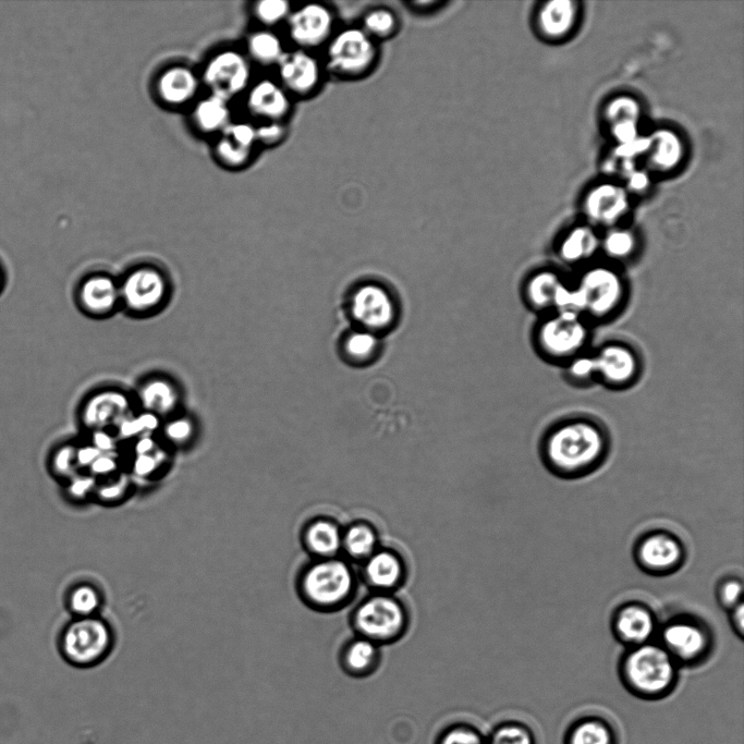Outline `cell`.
<instances>
[{
	"mask_svg": "<svg viewBox=\"0 0 744 744\" xmlns=\"http://www.w3.org/2000/svg\"><path fill=\"white\" fill-rule=\"evenodd\" d=\"M608 439L594 420L571 418L554 426L542 442L548 469L562 478H577L595 471L605 460Z\"/></svg>",
	"mask_w": 744,
	"mask_h": 744,
	"instance_id": "obj_1",
	"label": "cell"
},
{
	"mask_svg": "<svg viewBox=\"0 0 744 744\" xmlns=\"http://www.w3.org/2000/svg\"><path fill=\"white\" fill-rule=\"evenodd\" d=\"M680 669L660 643L648 642L626 648L618 663V675L629 694L642 700L656 702L675 691Z\"/></svg>",
	"mask_w": 744,
	"mask_h": 744,
	"instance_id": "obj_2",
	"label": "cell"
},
{
	"mask_svg": "<svg viewBox=\"0 0 744 744\" xmlns=\"http://www.w3.org/2000/svg\"><path fill=\"white\" fill-rule=\"evenodd\" d=\"M121 307L133 316H149L166 306L171 294L167 273L154 265H139L119 279Z\"/></svg>",
	"mask_w": 744,
	"mask_h": 744,
	"instance_id": "obj_3",
	"label": "cell"
},
{
	"mask_svg": "<svg viewBox=\"0 0 744 744\" xmlns=\"http://www.w3.org/2000/svg\"><path fill=\"white\" fill-rule=\"evenodd\" d=\"M589 329L582 314L557 310L537 328L536 342L546 357L570 361L582 353L588 342Z\"/></svg>",
	"mask_w": 744,
	"mask_h": 744,
	"instance_id": "obj_4",
	"label": "cell"
},
{
	"mask_svg": "<svg viewBox=\"0 0 744 744\" xmlns=\"http://www.w3.org/2000/svg\"><path fill=\"white\" fill-rule=\"evenodd\" d=\"M581 297V313L594 318L613 315L625 296L624 279L609 266H593L585 270L575 285Z\"/></svg>",
	"mask_w": 744,
	"mask_h": 744,
	"instance_id": "obj_5",
	"label": "cell"
},
{
	"mask_svg": "<svg viewBox=\"0 0 744 744\" xmlns=\"http://www.w3.org/2000/svg\"><path fill=\"white\" fill-rule=\"evenodd\" d=\"M661 645L681 667L702 664L712 649V635L700 620L680 615L661 629Z\"/></svg>",
	"mask_w": 744,
	"mask_h": 744,
	"instance_id": "obj_6",
	"label": "cell"
},
{
	"mask_svg": "<svg viewBox=\"0 0 744 744\" xmlns=\"http://www.w3.org/2000/svg\"><path fill=\"white\" fill-rule=\"evenodd\" d=\"M111 634L107 624L92 617L70 624L63 633L62 654L73 666L87 668L100 662L108 654Z\"/></svg>",
	"mask_w": 744,
	"mask_h": 744,
	"instance_id": "obj_7",
	"label": "cell"
},
{
	"mask_svg": "<svg viewBox=\"0 0 744 744\" xmlns=\"http://www.w3.org/2000/svg\"><path fill=\"white\" fill-rule=\"evenodd\" d=\"M328 68L342 77H357L373 68L377 58L376 45L363 29L340 32L328 47Z\"/></svg>",
	"mask_w": 744,
	"mask_h": 744,
	"instance_id": "obj_8",
	"label": "cell"
},
{
	"mask_svg": "<svg viewBox=\"0 0 744 744\" xmlns=\"http://www.w3.org/2000/svg\"><path fill=\"white\" fill-rule=\"evenodd\" d=\"M132 394L120 389L105 388L89 394L81 404L78 420L89 434L95 431H117L120 425L135 412Z\"/></svg>",
	"mask_w": 744,
	"mask_h": 744,
	"instance_id": "obj_9",
	"label": "cell"
},
{
	"mask_svg": "<svg viewBox=\"0 0 744 744\" xmlns=\"http://www.w3.org/2000/svg\"><path fill=\"white\" fill-rule=\"evenodd\" d=\"M350 314L359 329L379 334L391 329L398 308L391 293L377 283H364L354 289L349 301Z\"/></svg>",
	"mask_w": 744,
	"mask_h": 744,
	"instance_id": "obj_10",
	"label": "cell"
},
{
	"mask_svg": "<svg viewBox=\"0 0 744 744\" xmlns=\"http://www.w3.org/2000/svg\"><path fill=\"white\" fill-rule=\"evenodd\" d=\"M634 557L638 566L652 575H667L683 565L685 549L672 533L651 530L635 545Z\"/></svg>",
	"mask_w": 744,
	"mask_h": 744,
	"instance_id": "obj_11",
	"label": "cell"
},
{
	"mask_svg": "<svg viewBox=\"0 0 744 744\" xmlns=\"http://www.w3.org/2000/svg\"><path fill=\"white\" fill-rule=\"evenodd\" d=\"M203 77L211 95L228 100L246 88L251 77L249 63L239 51L225 50L207 62Z\"/></svg>",
	"mask_w": 744,
	"mask_h": 744,
	"instance_id": "obj_12",
	"label": "cell"
},
{
	"mask_svg": "<svg viewBox=\"0 0 744 744\" xmlns=\"http://www.w3.org/2000/svg\"><path fill=\"white\" fill-rule=\"evenodd\" d=\"M353 577L349 566L339 560L313 565L303 578V589L309 600L318 605H334L351 591Z\"/></svg>",
	"mask_w": 744,
	"mask_h": 744,
	"instance_id": "obj_13",
	"label": "cell"
},
{
	"mask_svg": "<svg viewBox=\"0 0 744 744\" xmlns=\"http://www.w3.org/2000/svg\"><path fill=\"white\" fill-rule=\"evenodd\" d=\"M78 308L93 318H105L121 307L119 279L93 272L81 279L75 290Z\"/></svg>",
	"mask_w": 744,
	"mask_h": 744,
	"instance_id": "obj_14",
	"label": "cell"
},
{
	"mask_svg": "<svg viewBox=\"0 0 744 744\" xmlns=\"http://www.w3.org/2000/svg\"><path fill=\"white\" fill-rule=\"evenodd\" d=\"M358 629L369 637L386 639L397 635L404 624L401 606L389 597H374L365 601L356 612Z\"/></svg>",
	"mask_w": 744,
	"mask_h": 744,
	"instance_id": "obj_15",
	"label": "cell"
},
{
	"mask_svg": "<svg viewBox=\"0 0 744 744\" xmlns=\"http://www.w3.org/2000/svg\"><path fill=\"white\" fill-rule=\"evenodd\" d=\"M593 355L596 374L607 385L624 387L632 383L639 374V358L626 344L607 343Z\"/></svg>",
	"mask_w": 744,
	"mask_h": 744,
	"instance_id": "obj_16",
	"label": "cell"
},
{
	"mask_svg": "<svg viewBox=\"0 0 744 744\" xmlns=\"http://www.w3.org/2000/svg\"><path fill=\"white\" fill-rule=\"evenodd\" d=\"M133 398L142 412L163 420L179 413L182 394L173 379L164 375H154L138 385Z\"/></svg>",
	"mask_w": 744,
	"mask_h": 744,
	"instance_id": "obj_17",
	"label": "cell"
},
{
	"mask_svg": "<svg viewBox=\"0 0 744 744\" xmlns=\"http://www.w3.org/2000/svg\"><path fill=\"white\" fill-rule=\"evenodd\" d=\"M656 624L652 610L637 601L621 605L611 621L614 637L627 648L650 642Z\"/></svg>",
	"mask_w": 744,
	"mask_h": 744,
	"instance_id": "obj_18",
	"label": "cell"
},
{
	"mask_svg": "<svg viewBox=\"0 0 744 744\" xmlns=\"http://www.w3.org/2000/svg\"><path fill=\"white\" fill-rule=\"evenodd\" d=\"M333 17L319 3H309L289 16V33L294 42L304 48L322 45L331 35Z\"/></svg>",
	"mask_w": 744,
	"mask_h": 744,
	"instance_id": "obj_19",
	"label": "cell"
},
{
	"mask_svg": "<svg viewBox=\"0 0 744 744\" xmlns=\"http://www.w3.org/2000/svg\"><path fill=\"white\" fill-rule=\"evenodd\" d=\"M620 743L617 723L608 715L595 710L584 711L572 718L562 735V744Z\"/></svg>",
	"mask_w": 744,
	"mask_h": 744,
	"instance_id": "obj_20",
	"label": "cell"
},
{
	"mask_svg": "<svg viewBox=\"0 0 744 744\" xmlns=\"http://www.w3.org/2000/svg\"><path fill=\"white\" fill-rule=\"evenodd\" d=\"M277 64L282 85L292 94L306 96L318 85L320 68L309 53L303 50L283 53Z\"/></svg>",
	"mask_w": 744,
	"mask_h": 744,
	"instance_id": "obj_21",
	"label": "cell"
},
{
	"mask_svg": "<svg viewBox=\"0 0 744 744\" xmlns=\"http://www.w3.org/2000/svg\"><path fill=\"white\" fill-rule=\"evenodd\" d=\"M256 142V129L249 123L229 124L216 144V154L225 166L240 167L248 160Z\"/></svg>",
	"mask_w": 744,
	"mask_h": 744,
	"instance_id": "obj_22",
	"label": "cell"
},
{
	"mask_svg": "<svg viewBox=\"0 0 744 744\" xmlns=\"http://www.w3.org/2000/svg\"><path fill=\"white\" fill-rule=\"evenodd\" d=\"M247 108L255 117L267 122H280L290 109L285 90L270 80L256 83L248 92Z\"/></svg>",
	"mask_w": 744,
	"mask_h": 744,
	"instance_id": "obj_23",
	"label": "cell"
},
{
	"mask_svg": "<svg viewBox=\"0 0 744 744\" xmlns=\"http://www.w3.org/2000/svg\"><path fill=\"white\" fill-rule=\"evenodd\" d=\"M198 85V77L190 68L174 65L159 75L157 93L164 103L181 106L193 99Z\"/></svg>",
	"mask_w": 744,
	"mask_h": 744,
	"instance_id": "obj_24",
	"label": "cell"
},
{
	"mask_svg": "<svg viewBox=\"0 0 744 744\" xmlns=\"http://www.w3.org/2000/svg\"><path fill=\"white\" fill-rule=\"evenodd\" d=\"M564 283L561 275L554 270L535 271L525 284L528 305L538 310L554 309L558 293Z\"/></svg>",
	"mask_w": 744,
	"mask_h": 744,
	"instance_id": "obj_25",
	"label": "cell"
},
{
	"mask_svg": "<svg viewBox=\"0 0 744 744\" xmlns=\"http://www.w3.org/2000/svg\"><path fill=\"white\" fill-rule=\"evenodd\" d=\"M626 196L620 187L606 184L595 188L587 198L589 216L600 222H612L626 208Z\"/></svg>",
	"mask_w": 744,
	"mask_h": 744,
	"instance_id": "obj_26",
	"label": "cell"
},
{
	"mask_svg": "<svg viewBox=\"0 0 744 744\" xmlns=\"http://www.w3.org/2000/svg\"><path fill=\"white\" fill-rule=\"evenodd\" d=\"M379 351L378 334L364 329L350 331L341 341L342 357L354 366L371 363L378 356Z\"/></svg>",
	"mask_w": 744,
	"mask_h": 744,
	"instance_id": "obj_27",
	"label": "cell"
},
{
	"mask_svg": "<svg viewBox=\"0 0 744 744\" xmlns=\"http://www.w3.org/2000/svg\"><path fill=\"white\" fill-rule=\"evenodd\" d=\"M486 744H539L535 729L525 720L505 718L486 733Z\"/></svg>",
	"mask_w": 744,
	"mask_h": 744,
	"instance_id": "obj_28",
	"label": "cell"
},
{
	"mask_svg": "<svg viewBox=\"0 0 744 744\" xmlns=\"http://www.w3.org/2000/svg\"><path fill=\"white\" fill-rule=\"evenodd\" d=\"M229 118L227 100L214 95L200 100L193 110L194 123L204 133L222 132L229 125Z\"/></svg>",
	"mask_w": 744,
	"mask_h": 744,
	"instance_id": "obj_29",
	"label": "cell"
},
{
	"mask_svg": "<svg viewBox=\"0 0 744 744\" xmlns=\"http://www.w3.org/2000/svg\"><path fill=\"white\" fill-rule=\"evenodd\" d=\"M576 14L575 3L569 0H554L546 3L539 14L542 31L550 36H561L573 25Z\"/></svg>",
	"mask_w": 744,
	"mask_h": 744,
	"instance_id": "obj_30",
	"label": "cell"
},
{
	"mask_svg": "<svg viewBox=\"0 0 744 744\" xmlns=\"http://www.w3.org/2000/svg\"><path fill=\"white\" fill-rule=\"evenodd\" d=\"M597 246L598 241L590 230L577 228L562 241L559 254L564 263L577 264L591 257Z\"/></svg>",
	"mask_w": 744,
	"mask_h": 744,
	"instance_id": "obj_31",
	"label": "cell"
},
{
	"mask_svg": "<svg viewBox=\"0 0 744 744\" xmlns=\"http://www.w3.org/2000/svg\"><path fill=\"white\" fill-rule=\"evenodd\" d=\"M366 573L375 586L387 588L399 582L402 575V566L394 554L380 551L369 559Z\"/></svg>",
	"mask_w": 744,
	"mask_h": 744,
	"instance_id": "obj_32",
	"label": "cell"
},
{
	"mask_svg": "<svg viewBox=\"0 0 744 744\" xmlns=\"http://www.w3.org/2000/svg\"><path fill=\"white\" fill-rule=\"evenodd\" d=\"M432 744H486V733L472 722L452 721L437 732Z\"/></svg>",
	"mask_w": 744,
	"mask_h": 744,
	"instance_id": "obj_33",
	"label": "cell"
},
{
	"mask_svg": "<svg viewBox=\"0 0 744 744\" xmlns=\"http://www.w3.org/2000/svg\"><path fill=\"white\" fill-rule=\"evenodd\" d=\"M308 547L321 556H330L338 551L341 538L338 527L328 521H317L306 533Z\"/></svg>",
	"mask_w": 744,
	"mask_h": 744,
	"instance_id": "obj_34",
	"label": "cell"
},
{
	"mask_svg": "<svg viewBox=\"0 0 744 744\" xmlns=\"http://www.w3.org/2000/svg\"><path fill=\"white\" fill-rule=\"evenodd\" d=\"M251 57L261 64L278 63L283 56L279 37L268 31L253 33L247 40Z\"/></svg>",
	"mask_w": 744,
	"mask_h": 744,
	"instance_id": "obj_35",
	"label": "cell"
},
{
	"mask_svg": "<svg viewBox=\"0 0 744 744\" xmlns=\"http://www.w3.org/2000/svg\"><path fill=\"white\" fill-rule=\"evenodd\" d=\"M376 660V647L369 641L361 639L347 648L344 656V668L352 675L363 676L374 670Z\"/></svg>",
	"mask_w": 744,
	"mask_h": 744,
	"instance_id": "obj_36",
	"label": "cell"
},
{
	"mask_svg": "<svg viewBox=\"0 0 744 744\" xmlns=\"http://www.w3.org/2000/svg\"><path fill=\"white\" fill-rule=\"evenodd\" d=\"M656 144L654 161L662 168H671L680 160L682 147L679 138L670 131H658L650 138Z\"/></svg>",
	"mask_w": 744,
	"mask_h": 744,
	"instance_id": "obj_37",
	"label": "cell"
},
{
	"mask_svg": "<svg viewBox=\"0 0 744 744\" xmlns=\"http://www.w3.org/2000/svg\"><path fill=\"white\" fill-rule=\"evenodd\" d=\"M159 429L163 439L176 447L185 446L195 435L193 419L179 413L163 419Z\"/></svg>",
	"mask_w": 744,
	"mask_h": 744,
	"instance_id": "obj_38",
	"label": "cell"
},
{
	"mask_svg": "<svg viewBox=\"0 0 744 744\" xmlns=\"http://www.w3.org/2000/svg\"><path fill=\"white\" fill-rule=\"evenodd\" d=\"M363 24V31L370 38H388L392 36L398 28V20L394 13L385 8L369 11L364 16Z\"/></svg>",
	"mask_w": 744,
	"mask_h": 744,
	"instance_id": "obj_39",
	"label": "cell"
},
{
	"mask_svg": "<svg viewBox=\"0 0 744 744\" xmlns=\"http://www.w3.org/2000/svg\"><path fill=\"white\" fill-rule=\"evenodd\" d=\"M347 551L355 557H365L371 553L375 544V533L364 524L352 526L344 538Z\"/></svg>",
	"mask_w": 744,
	"mask_h": 744,
	"instance_id": "obj_40",
	"label": "cell"
},
{
	"mask_svg": "<svg viewBox=\"0 0 744 744\" xmlns=\"http://www.w3.org/2000/svg\"><path fill=\"white\" fill-rule=\"evenodd\" d=\"M69 603L75 614L88 618L98 609L100 596L93 586L81 585L72 590Z\"/></svg>",
	"mask_w": 744,
	"mask_h": 744,
	"instance_id": "obj_41",
	"label": "cell"
},
{
	"mask_svg": "<svg viewBox=\"0 0 744 744\" xmlns=\"http://www.w3.org/2000/svg\"><path fill=\"white\" fill-rule=\"evenodd\" d=\"M76 448L75 443H63L59 446L51 454V468L52 471L63 477L74 476L77 466L76 461Z\"/></svg>",
	"mask_w": 744,
	"mask_h": 744,
	"instance_id": "obj_42",
	"label": "cell"
},
{
	"mask_svg": "<svg viewBox=\"0 0 744 744\" xmlns=\"http://www.w3.org/2000/svg\"><path fill=\"white\" fill-rule=\"evenodd\" d=\"M606 254L613 259H624L634 252L635 239L627 231H612L603 242Z\"/></svg>",
	"mask_w": 744,
	"mask_h": 744,
	"instance_id": "obj_43",
	"label": "cell"
},
{
	"mask_svg": "<svg viewBox=\"0 0 744 744\" xmlns=\"http://www.w3.org/2000/svg\"><path fill=\"white\" fill-rule=\"evenodd\" d=\"M290 5L283 0H263L255 4L254 13L265 25H275L289 15Z\"/></svg>",
	"mask_w": 744,
	"mask_h": 744,
	"instance_id": "obj_44",
	"label": "cell"
},
{
	"mask_svg": "<svg viewBox=\"0 0 744 744\" xmlns=\"http://www.w3.org/2000/svg\"><path fill=\"white\" fill-rule=\"evenodd\" d=\"M568 375L575 381L586 382L597 376L593 354L581 353L569 361Z\"/></svg>",
	"mask_w": 744,
	"mask_h": 744,
	"instance_id": "obj_45",
	"label": "cell"
},
{
	"mask_svg": "<svg viewBox=\"0 0 744 744\" xmlns=\"http://www.w3.org/2000/svg\"><path fill=\"white\" fill-rule=\"evenodd\" d=\"M719 603L727 610L733 609L742 601V583L734 577L724 578L717 588Z\"/></svg>",
	"mask_w": 744,
	"mask_h": 744,
	"instance_id": "obj_46",
	"label": "cell"
},
{
	"mask_svg": "<svg viewBox=\"0 0 744 744\" xmlns=\"http://www.w3.org/2000/svg\"><path fill=\"white\" fill-rule=\"evenodd\" d=\"M638 115L637 103L627 97H621L612 101L608 108V117L615 123L632 121L636 122Z\"/></svg>",
	"mask_w": 744,
	"mask_h": 744,
	"instance_id": "obj_47",
	"label": "cell"
},
{
	"mask_svg": "<svg viewBox=\"0 0 744 744\" xmlns=\"http://www.w3.org/2000/svg\"><path fill=\"white\" fill-rule=\"evenodd\" d=\"M285 135V127L280 122H268L256 129L257 141L266 145L279 143Z\"/></svg>",
	"mask_w": 744,
	"mask_h": 744,
	"instance_id": "obj_48",
	"label": "cell"
},
{
	"mask_svg": "<svg viewBox=\"0 0 744 744\" xmlns=\"http://www.w3.org/2000/svg\"><path fill=\"white\" fill-rule=\"evenodd\" d=\"M157 466V460L151 455V452L136 454L133 462V469L139 476L150 475Z\"/></svg>",
	"mask_w": 744,
	"mask_h": 744,
	"instance_id": "obj_49",
	"label": "cell"
},
{
	"mask_svg": "<svg viewBox=\"0 0 744 744\" xmlns=\"http://www.w3.org/2000/svg\"><path fill=\"white\" fill-rule=\"evenodd\" d=\"M95 480L89 476H72L69 484V491L72 497L81 498L94 488Z\"/></svg>",
	"mask_w": 744,
	"mask_h": 744,
	"instance_id": "obj_50",
	"label": "cell"
},
{
	"mask_svg": "<svg viewBox=\"0 0 744 744\" xmlns=\"http://www.w3.org/2000/svg\"><path fill=\"white\" fill-rule=\"evenodd\" d=\"M110 454L111 453H101L89 466L90 472L99 476L114 472L117 462Z\"/></svg>",
	"mask_w": 744,
	"mask_h": 744,
	"instance_id": "obj_51",
	"label": "cell"
},
{
	"mask_svg": "<svg viewBox=\"0 0 744 744\" xmlns=\"http://www.w3.org/2000/svg\"><path fill=\"white\" fill-rule=\"evenodd\" d=\"M651 145L650 138H635L632 142L621 144L618 148V155L625 157L627 159L632 158L634 155L644 151Z\"/></svg>",
	"mask_w": 744,
	"mask_h": 744,
	"instance_id": "obj_52",
	"label": "cell"
},
{
	"mask_svg": "<svg viewBox=\"0 0 744 744\" xmlns=\"http://www.w3.org/2000/svg\"><path fill=\"white\" fill-rule=\"evenodd\" d=\"M101 454L92 443L82 444L76 448V461L78 467H89L93 462Z\"/></svg>",
	"mask_w": 744,
	"mask_h": 744,
	"instance_id": "obj_53",
	"label": "cell"
},
{
	"mask_svg": "<svg viewBox=\"0 0 744 744\" xmlns=\"http://www.w3.org/2000/svg\"><path fill=\"white\" fill-rule=\"evenodd\" d=\"M613 134L622 144L632 142L636 138V124L632 121L615 123Z\"/></svg>",
	"mask_w": 744,
	"mask_h": 744,
	"instance_id": "obj_54",
	"label": "cell"
},
{
	"mask_svg": "<svg viewBox=\"0 0 744 744\" xmlns=\"http://www.w3.org/2000/svg\"><path fill=\"white\" fill-rule=\"evenodd\" d=\"M730 619H731V624L733 629L736 631L737 635L740 637L743 636V629H744V609H743V602L739 603L735 606L733 609L730 610Z\"/></svg>",
	"mask_w": 744,
	"mask_h": 744,
	"instance_id": "obj_55",
	"label": "cell"
},
{
	"mask_svg": "<svg viewBox=\"0 0 744 744\" xmlns=\"http://www.w3.org/2000/svg\"><path fill=\"white\" fill-rule=\"evenodd\" d=\"M630 186L634 190L641 191L648 185V178L644 172H631L630 173Z\"/></svg>",
	"mask_w": 744,
	"mask_h": 744,
	"instance_id": "obj_56",
	"label": "cell"
},
{
	"mask_svg": "<svg viewBox=\"0 0 744 744\" xmlns=\"http://www.w3.org/2000/svg\"><path fill=\"white\" fill-rule=\"evenodd\" d=\"M122 489H124V487L120 483H115L101 487L99 489V493L100 497L105 499H114L121 495L123 491Z\"/></svg>",
	"mask_w": 744,
	"mask_h": 744,
	"instance_id": "obj_57",
	"label": "cell"
},
{
	"mask_svg": "<svg viewBox=\"0 0 744 744\" xmlns=\"http://www.w3.org/2000/svg\"><path fill=\"white\" fill-rule=\"evenodd\" d=\"M5 285V271L3 270L2 266L0 265V294L3 291Z\"/></svg>",
	"mask_w": 744,
	"mask_h": 744,
	"instance_id": "obj_58",
	"label": "cell"
}]
</instances>
